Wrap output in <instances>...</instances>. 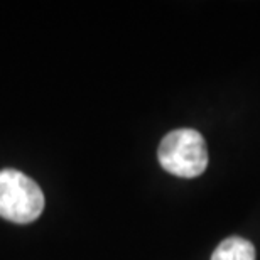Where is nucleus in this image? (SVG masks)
<instances>
[{
	"label": "nucleus",
	"instance_id": "nucleus-3",
	"mask_svg": "<svg viewBox=\"0 0 260 260\" xmlns=\"http://www.w3.org/2000/svg\"><path fill=\"white\" fill-rule=\"evenodd\" d=\"M211 260H255V247L242 237H228L215 248Z\"/></svg>",
	"mask_w": 260,
	"mask_h": 260
},
{
	"label": "nucleus",
	"instance_id": "nucleus-1",
	"mask_svg": "<svg viewBox=\"0 0 260 260\" xmlns=\"http://www.w3.org/2000/svg\"><path fill=\"white\" fill-rule=\"evenodd\" d=\"M159 162L168 173L179 178H196L208 166V149L203 135L193 128L169 132L159 145Z\"/></svg>",
	"mask_w": 260,
	"mask_h": 260
},
{
	"label": "nucleus",
	"instance_id": "nucleus-2",
	"mask_svg": "<svg viewBox=\"0 0 260 260\" xmlns=\"http://www.w3.org/2000/svg\"><path fill=\"white\" fill-rule=\"evenodd\" d=\"M44 210V194L34 179L15 169L0 171V216L14 223L38 220Z\"/></svg>",
	"mask_w": 260,
	"mask_h": 260
}]
</instances>
